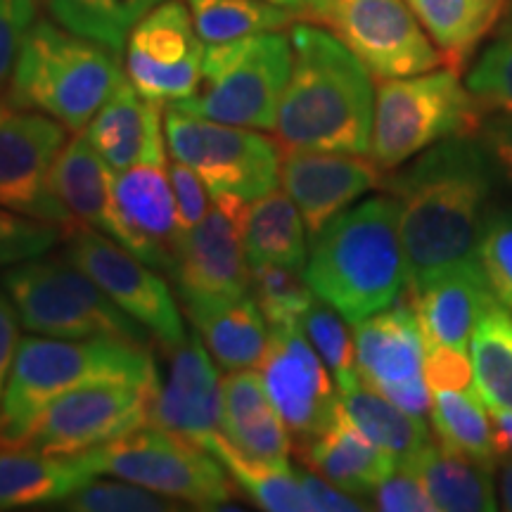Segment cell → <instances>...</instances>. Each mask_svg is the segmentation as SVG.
I'll use <instances>...</instances> for the list:
<instances>
[{"instance_id":"1","label":"cell","mask_w":512,"mask_h":512,"mask_svg":"<svg viewBox=\"0 0 512 512\" xmlns=\"http://www.w3.org/2000/svg\"><path fill=\"white\" fill-rule=\"evenodd\" d=\"M494 171L477 136L441 140L413 162L387 171L382 188L399 202L408 292H420L456 268L479 264Z\"/></svg>"},{"instance_id":"2","label":"cell","mask_w":512,"mask_h":512,"mask_svg":"<svg viewBox=\"0 0 512 512\" xmlns=\"http://www.w3.org/2000/svg\"><path fill=\"white\" fill-rule=\"evenodd\" d=\"M292 72L275 117V138L297 150L370 155L373 74L320 24L290 27Z\"/></svg>"},{"instance_id":"3","label":"cell","mask_w":512,"mask_h":512,"mask_svg":"<svg viewBox=\"0 0 512 512\" xmlns=\"http://www.w3.org/2000/svg\"><path fill=\"white\" fill-rule=\"evenodd\" d=\"M304 278L349 325L394 306L408 290L399 202L387 192L335 216L311 238Z\"/></svg>"},{"instance_id":"4","label":"cell","mask_w":512,"mask_h":512,"mask_svg":"<svg viewBox=\"0 0 512 512\" xmlns=\"http://www.w3.org/2000/svg\"><path fill=\"white\" fill-rule=\"evenodd\" d=\"M114 382L159 387L150 347L114 337H22L0 403V441L22 444L60 396Z\"/></svg>"},{"instance_id":"5","label":"cell","mask_w":512,"mask_h":512,"mask_svg":"<svg viewBox=\"0 0 512 512\" xmlns=\"http://www.w3.org/2000/svg\"><path fill=\"white\" fill-rule=\"evenodd\" d=\"M124 81L121 55L55 19L38 17L17 57L5 100L79 133Z\"/></svg>"},{"instance_id":"6","label":"cell","mask_w":512,"mask_h":512,"mask_svg":"<svg viewBox=\"0 0 512 512\" xmlns=\"http://www.w3.org/2000/svg\"><path fill=\"white\" fill-rule=\"evenodd\" d=\"M484 114L453 69L380 79L370 157L382 171H394L441 140L475 136Z\"/></svg>"},{"instance_id":"7","label":"cell","mask_w":512,"mask_h":512,"mask_svg":"<svg viewBox=\"0 0 512 512\" xmlns=\"http://www.w3.org/2000/svg\"><path fill=\"white\" fill-rule=\"evenodd\" d=\"M0 285L10 294L22 328L43 337H114L150 347V332L79 271L67 256H34L5 268Z\"/></svg>"},{"instance_id":"8","label":"cell","mask_w":512,"mask_h":512,"mask_svg":"<svg viewBox=\"0 0 512 512\" xmlns=\"http://www.w3.org/2000/svg\"><path fill=\"white\" fill-rule=\"evenodd\" d=\"M290 72L292 41L283 31L216 43L204 53L197 93L169 107L221 124L273 131Z\"/></svg>"},{"instance_id":"9","label":"cell","mask_w":512,"mask_h":512,"mask_svg":"<svg viewBox=\"0 0 512 512\" xmlns=\"http://www.w3.org/2000/svg\"><path fill=\"white\" fill-rule=\"evenodd\" d=\"M83 453L98 475L126 479L192 508H226L238 494L226 467L207 448L152 425Z\"/></svg>"},{"instance_id":"10","label":"cell","mask_w":512,"mask_h":512,"mask_svg":"<svg viewBox=\"0 0 512 512\" xmlns=\"http://www.w3.org/2000/svg\"><path fill=\"white\" fill-rule=\"evenodd\" d=\"M164 131L171 159L188 164L211 195L254 202L278 188L283 145L259 128L221 124L166 107Z\"/></svg>"},{"instance_id":"11","label":"cell","mask_w":512,"mask_h":512,"mask_svg":"<svg viewBox=\"0 0 512 512\" xmlns=\"http://www.w3.org/2000/svg\"><path fill=\"white\" fill-rule=\"evenodd\" d=\"M67 261L88 275L121 311L157 339L166 351L188 339L183 311L162 275L117 240L74 221L62 233Z\"/></svg>"},{"instance_id":"12","label":"cell","mask_w":512,"mask_h":512,"mask_svg":"<svg viewBox=\"0 0 512 512\" xmlns=\"http://www.w3.org/2000/svg\"><path fill=\"white\" fill-rule=\"evenodd\" d=\"M245 209L240 197L211 195L209 214L178 240L169 275L190 320L249 297V261L242 247Z\"/></svg>"},{"instance_id":"13","label":"cell","mask_w":512,"mask_h":512,"mask_svg":"<svg viewBox=\"0 0 512 512\" xmlns=\"http://www.w3.org/2000/svg\"><path fill=\"white\" fill-rule=\"evenodd\" d=\"M323 27L366 64L375 79L425 74L446 64L406 0H330Z\"/></svg>"},{"instance_id":"14","label":"cell","mask_w":512,"mask_h":512,"mask_svg":"<svg viewBox=\"0 0 512 512\" xmlns=\"http://www.w3.org/2000/svg\"><path fill=\"white\" fill-rule=\"evenodd\" d=\"M157 389L126 382L76 389L60 396L17 446L53 456H74L112 444L150 425Z\"/></svg>"},{"instance_id":"15","label":"cell","mask_w":512,"mask_h":512,"mask_svg":"<svg viewBox=\"0 0 512 512\" xmlns=\"http://www.w3.org/2000/svg\"><path fill=\"white\" fill-rule=\"evenodd\" d=\"M207 46L197 36L185 0H162L126 41V79L147 100L176 105L197 93Z\"/></svg>"},{"instance_id":"16","label":"cell","mask_w":512,"mask_h":512,"mask_svg":"<svg viewBox=\"0 0 512 512\" xmlns=\"http://www.w3.org/2000/svg\"><path fill=\"white\" fill-rule=\"evenodd\" d=\"M69 131L55 119L22 110L0 95V207L62 226L76 219L55 200L48 174Z\"/></svg>"},{"instance_id":"17","label":"cell","mask_w":512,"mask_h":512,"mask_svg":"<svg viewBox=\"0 0 512 512\" xmlns=\"http://www.w3.org/2000/svg\"><path fill=\"white\" fill-rule=\"evenodd\" d=\"M259 368L273 406L299 441L316 437L335 422L339 392L302 325L271 328V342Z\"/></svg>"},{"instance_id":"18","label":"cell","mask_w":512,"mask_h":512,"mask_svg":"<svg viewBox=\"0 0 512 512\" xmlns=\"http://www.w3.org/2000/svg\"><path fill=\"white\" fill-rule=\"evenodd\" d=\"M384 176L387 171H382L373 157L351 152L283 147L280 159V185L297 204L309 238H316L363 195L382 188Z\"/></svg>"},{"instance_id":"19","label":"cell","mask_w":512,"mask_h":512,"mask_svg":"<svg viewBox=\"0 0 512 512\" xmlns=\"http://www.w3.org/2000/svg\"><path fill=\"white\" fill-rule=\"evenodd\" d=\"M119 245L157 271H171L181 223L166 164H138L114 174Z\"/></svg>"},{"instance_id":"20","label":"cell","mask_w":512,"mask_h":512,"mask_svg":"<svg viewBox=\"0 0 512 512\" xmlns=\"http://www.w3.org/2000/svg\"><path fill=\"white\" fill-rule=\"evenodd\" d=\"M150 425L200 446L221 430L219 370L197 332L169 351V370L152 401Z\"/></svg>"},{"instance_id":"21","label":"cell","mask_w":512,"mask_h":512,"mask_svg":"<svg viewBox=\"0 0 512 512\" xmlns=\"http://www.w3.org/2000/svg\"><path fill=\"white\" fill-rule=\"evenodd\" d=\"M162 110L164 105L147 100L126 79L83 133L114 174L138 164H166Z\"/></svg>"},{"instance_id":"22","label":"cell","mask_w":512,"mask_h":512,"mask_svg":"<svg viewBox=\"0 0 512 512\" xmlns=\"http://www.w3.org/2000/svg\"><path fill=\"white\" fill-rule=\"evenodd\" d=\"M358 377L384 394L425 377V337L413 302H396L354 323Z\"/></svg>"},{"instance_id":"23","label":"cell","mask_w":512,"mask_h":512,"mask_svg":"<svg viewBox=\"0 0 512 512\" xmlns=\"http://www.w3.org/2000/svg\"><path fill=\"white\" fill-rule=\"evenodd\" d=\"M221 434L259 463L290 467L292 432L254 368L228 370L221 380Z\"/></svg>"},{"instance_id":"24","label":"cell","mask_w":512,"mask_h":512,"mask_svg":"<svg viewBox=\"0 0 512 512\" xmlns=\"http://www.w3.org/2000/svg\"><path fill=\"white\" fill-rule=\"evenodd\" d=\"M48 188L76 221L119 242V214L114 202V171L98 155L86 133H74L57 152Z\"/></svg>"},{"instance_id":"25","label":"cell","mask_w":512,"mask_h":512,"mask_svg":"<svg viewBox=\"0 0 512 512\" xmlns=\"http://www.w3.org/2000/svg\"><path fill=\"white\" fill-rule=\"evenodd\" d=\"M299 458L332 486L351 496H373V491L399 467L392 453L363 437L342 411L325 432L299 441Z\"/></svg>"},{"instance_id":"26","label":"cell","mask_w":512,"mask_h":512,"mask_svg":"<svg viewBox=\"0 0 512 512\" xmlns=\"http://www.w3.org/2000/svg\"><path fill=\"white\" fill-rule=\"evenodd\" d=\"M98 477L86 453L53 456L29 446L0 444V510L64 503Z\"/></svg>"},{"instance_id":"27","label":"cell","mask_w":512,"mask_h":512,"mask_svg":"<svg viewBox=\"0 0 512 512\" xmlns=\"http://www.w3.org/2000/svg\"><path fill=\"white\" fill-rule=\"evenodd\" d=\"M425 344L470 347L479 318L496 302L482 264L456 268L411 294Z\"/></svg>"},{"instance_id":"28","label":"cell","mask_w":512,"mask_h":512,"mask_svg":"<svg viewBox=\"0 0 512 512\" xmlns=\"http://www.w3.org/2000/svg\"><path fill=\"white\" fill-rule=\"evenodd\" d=\"M399 465L408 467L420 479L434 508L441 512H489L498 508L494 465L470 458L441 441H430Z\"/></svg>"},{"instance_id":"29","label":"cell","mask_w":512,"mask_h":512,"mask_svg":"<svg viewBox=\"0 0 512 512\" xmlns=\"http://www.w3.org/2000/svg\"><path fill=\"white\" fill-rule=\"evenodd\" d=\"M242 247L249 266L275 264L304 271L309 259V230L285 190H271L247 202Z\"/></svg>"},{"instance_id":"30","label":"cell","mask_w":512,"mask_h":512,"mask_svg":"<svg viewBox=\"0 0 512 512\" xmlns=\"http://www.w3.org/2000/svg\"><path fill=\"white\" fill-rule=\"evenodd\" d=\"M422 29L453 72H463L496 24L508 15V0H406Z\"/></svg>"},{"instance_id":"31","label":"cell","mask_w":512,"mask_h":512,"mask_svg":"<svg viewBox=\"0 0 512 512\" xmlns=\"http://www.w3.org/2000/svg\"><path fill=\"white\" fill-rule=\"evenodd\" d=\"M339 411L363 437L392 453L399 463L432 441L430 427L422 415L403 411L363 380L339 392Z\"/></svg>"},{"instance_id":"32","label":"cell","mask_w":512,"mask_h":512,"mask_svg":"<svg viewBox=\"0 0 512 512\" xmlns=\"http://www.w3.org/2000/svg\"><path fill=\"white\" fill-rule=\"evenodd\" d=\"M190 323L216 366L226 370L259 368L271 342V328L252 297L192 318Z\"/></svg>"},{"instance_id":"33","label":"cell","mask_w":512,"mask_h":512,"mask_svg":"<svg viewBox=\"0 0 512 512\" xmlns=\"http://www.w3.org/2000/svg\"><path fill=\"white\" fill-rule=\"evenodd\" d=\"M202 446L226 467L235 486L256 508L268 512H309L302 477L292 467L266 465L245 456L223 437L221 430L211 434Z\"/></svg>"},{"instance_id":"34","label":"cell","mask_w":512,"mask_h":512,"mask_svg":"<svg viewBox=\"0 0 512 512\" xmlns=\"http://www.w3.org/2000/svg\"><path fill=\"white\" fill-rule=\"evenodd\" d=\"M479 401L489 413H512V311L498 302L479 318L470 339Z\"/></svg>"},{"instance_id":"35","label":"cell","mask_w":512,"mask_h":512,"mask_svg":"<svg viewBox=\"0 0 512 512\" xmlns=\"http://www.w3.org/2000/svg\"><path fill=\"white\" fill-rule=\"evenodd\" d=\"M204 46L290 29L299 17L266 0H185Z\"/></svg>"},{"instance_id":"36","label":"cell","mask_w":512,"mask_h":512,"mask_svg":"<svg viewBox=\"0 0 512 512\" xmlns=\"http://www.w3.org/2000/svg\"><path fill=\"white\" fill-rule=\"evenodd\" d=\"M162 0H48L57 24L124 55L136 24Z\"/></svg>"},{"instance_id":"37","label":"cell","mask_w":512,"mask_h":512,"mask_svg":"<svg viewBox=\"0 0 512 512\" xmlns=\"http://www.w3.org/2000/svg\"><path fill=\"white\" fill-rule=\"evenodd\" d=\"M430 415L441 444L463 451L482 463H496L494 422L477 394L434 392Z\"/></svg>"},{"instance_id":"38","label":"cell","mask_w":512,"mask_h":512,"mask_svg":"<svg viewBox=\"0 0 512 512\" xmlns=\"http://www.w3.org/2000/svg\"><path fill=\"white\" fill-rule=\"evenodd\" d=\"M249 297L264 313L268 328L302 325L304 313L316 304V294L304 271L287 266H249Z\"/></svg>"},{"instance_id":"39","label":"cell","mask_w":512,"mask_h":512,"mask_svg":"<svg viewBox=\"0 0 512 512\" xmlns=\"http://www.w3.org/2000/svg\"><path fill=\"white\" fill-rule=\"evenodd\" d=\"M302 330L311 347L316 349L320 361L330 370L332 380L337 382V392L356 384L358 366H356V344L347 328V320L328 306L316 299V304L304 313Z\"/></svg>"},{"instance_id":"40","label":"cell","mask_w":512,"mask_h":512,"mask_svg":"<svg viewBox=\"0 0 512 512\" xmlns=\"http://www.w3.org/2000/svg\"><path fill=\"white\" fill-rule=\"evenodd\" d=\"M74 512H171L181 510L178 501L126 482V479H91L62 503Z\"/></svg>"},{"instance_id":"41","label":"cell","mask_w":512,"mask_h":512,"mask_svg":"<svg viewBox=\"0 0 512 512\" xmlns=\"http://www.w3.org/2000/svg\"><path fill=\"white\" fill-rule=\"evenodd\" d=\"M467 88L486 112H512V12L491 46L479 55L467 76Z\"/></svg>"},{"instance_id":"42","label":"cell","mask_w":512,"mask_h":512,"mask_svg":"<svg viewBox=\"0 0 512 512\" xmlns=\"http://www.w3.org/2000/svg\"><path fill=\"white\" fill-rule=\"evenodd\" d=\"M62 226L0 207V271L48 254L62 242Z\"/></svg>"},{"instance_id":"43","label":"cell","mask_w":512,"mask_h":512,"mask_svg":"<svg viewBox=\"0 0 512 512\" xmlns=\"http://www.w3.org/2000/svg\"><path fill=\"white\" fill-rule=\"evenodd\" d=\"M477 256L494 297L512 311V209L489 211Z\"/></svg>"},{"instance_id":"44","label":"cell","mask_w":512,"mask_h":512,"mask_svg":"<svg viewBox=\"0 0 512 512\" xmlns=\"http://www.w3.org/2000/svg\"><path fill=\"white\" fill-rule=\"evenodd\" d=\"M41 0H0V93L10 86L17 57L38 22Z\"/></svg>"},{"instance_id":"45","label":"cell","mask_w":512,"mask_h":512,"mask_svg":"<svg viewBox=\"0 0 512 512\" xmlns=\"http://www.w3.org/2000/svg\"><path fill=\"white\" fill-rule=\"evenodd\" d=\"M425 382L430 392L477 394L472 358L467 349L446 344H425Z\"/></svg>"},{"instance_id":"46","label":"cell","mask_w":512,"mask_h":512,"mask_svg":"<svg viewBox=\"0 0 512 512\" xmlns=\"http://www.w3.org/2000/svg\"><path fill=\"white\" fill-rule=\"evenodd\" d=\"M373 503L384 512H432L430 494L408 467L399 465L384 482L373 491Z\"/></svg>"},{"instance_id":"47","label":"cell","mask_w":512,"mask_h":512,"mask_svg":"<svg viewBox=\"0 0 512 512\" xmlns=\"http://www.w3.org/2000/svg\"><path fill=\"white\" fill-rule=\"evenodd\" d=\"M171 185H174L178 223H181V235L192 226H197L211 209V192L200 176L183 162L169 164Z\"/></svg>"},{"instance_id":"48","label":"cell","mask_w":512,"mask_h":512,"mask_svg":"<svg viewBox=\"0 0 512 512\" xmlns=\"http://www.w3.org/2000/svg\"><path fill=\"white\" fill-rule=\"evenodd\" d=\"M475 136L482 140L496 171L512 185V112H486Z\"/></svg>"},{"instance_id":"49","label":"cell","mask_w":512,"mask_h":512,"mask_svg":"<svg viewBox=\"0 0 512 512\" xmlns=\"http://www.w3.org/2000/svg\"><path fill=\"white\" fill-rule=\"evenodd\" d=\"M302 477V486L306 501H309V510L316 512H358L366 510V505L356 501V496L347 494V491L332 486L328 479H323L316 472H299Z\"/></svg>"},{"instance_id":"50","label":"cell","mask_w":512,"mask_h":512,"mask_svg":"<svg viewBox=\"0 0 512 512\" xmlns=\"http://www.w3.org/2000/svg\"><path fill=\"white\" fill-rule=\"evenodd\" d=\"M19 313L12 304L10 294L0 290V403H3L5 387H8L12 366H15V356L19 347Z\"/></svg>"},{"instance_id":"51","label":"cell","mask_w":512,"mask_h":512,"mask_svg":"<svg viewBox=\"0 0 512 512\" xmlns=\"http://www.w3.org/2000/svg\"><path fill=\"white\" fill-rule=\"evenodd\" d=\"M266 3L294 12L299 17V22L320 24V27L325 24L330 12V0H266Z\"/></svg>"},{"instance_id":"52","label":"cell","mask_w":512,"mask_h":512,"mask_svg":"<svg viewBox=\"0 0 512 512\" xmlns=\"http://www.w3.org/2000/svg\"><path fill=\"white\" fill-rule=\"evenodd\" d=\"M498 453H512V413H491Z\"/></svg>"},{"instance_id":"53","label":"cell","mask_w":512,"mask_h":512,"mask_svg":"<svg viewBox=\"0 0 512 512\" xmlns=\"http://www.w3.org/2000/svg\"><path fill=\"white\" fill-rule=\"evenodd\" d=\"M501 498H503V508L512 510V453L510 458H505L501 465Z\"/></svg>"},{"instance_id":"54","label":"cell","mask_w":512,"mask_h":512,"mask_svg":"<svg viewBox=\"0 0 512 512\" xmlns=\"http://www.w3.org/2000/svg\"><path fill=\"white\" fill-rule=\"evenodd\" d=\"M41 3H43V8H46V5H48V0H41Z\"/></svg>"},{"instance_id":"55","label":"cell","mask_w":512,"mask_h":512,"mask_svg":"<svg viewBox=\"0 0 512 512\" xmlns=\"http://www.w3.org/2000/svg\"><path fill=\"white\" fill-rule=\"evenodd\" d=\"M0 444H3V441H0Z\"/></svg>"}]
</instances>
